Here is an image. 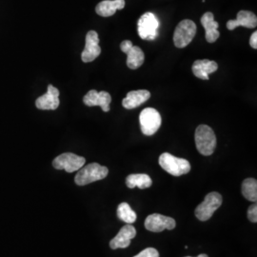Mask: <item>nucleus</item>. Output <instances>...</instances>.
<instances>
[{"label":"nucleus","mask_w":257,"mask_h":257,"mask_svg":"<svg viewBox=\"0 0 257 257\" xmlns=\"http://www.w3.org/2000/svg\"><path fill=\"white\" fill-rule=\"evenodd\" d=\"M201 24L206 31V40L209 43L215 42L219 37L220 33L218 32L219 24L214 20V16L212 13H205L201 18Z\"/></svg>","instance_id":"dca6fc26"},{"label":"nucleus","mask_w":257,"mask_h":257,"mask_svg":"<svg viewBox=\"0 0 257 257\" xmlns=\"http://www.w3.org/2000/svg\"><path fill=\"white\" fill-rule=\"evenodd\" d=\"M196 34V25L195 23L190 20L185 19L182 20L177 27L175 28L174 34V43L175 46L178 49H182L188 46L192 41Z\"/></svg>","instance_id":"423d86ee"},{"label":"nucleus","mask_w":257,"mask_h":257,"mask_svg":"<svg viewBox=\"0 0 257 257\" xmlns=\"http://www.w3.org/2000/svg\"><path fill=\"white\" fill-rule=\"evenodd\" d=\"M176 223L174 218L159 213L149 215L145 220L146 230L153 232H161L164 230H174Z\"/></svg>","instance_id":"9b49d317"},{"label":"nucleus","mask_w":257,"mask_h":257,"mask_svg":"<svg viewBox=\"0 0 257 257\" xmlns=\"http://www.w3.org/2000/svg\"><path fill=\"white\" fill-rule=\"evenodd\" d=\"M86 159L72 153H65L55 157L53 166L56 170H65L67 173H74L82 168Z\"/></svg>","instance_id":"6e6552de"},{"label":"nucleus","mask_w":257,"mask_h":257,"mask_svg":"<svg viewBox=\"0 0 257 257\" xmlns=\"http://www.w3.org/2000/svg\"><path fill=\"white\" fill-rule=\"evenodd\" d=\"M222 196L220 193L216 192L208 193L205 196V199L200 203L195 209V216L200 221H208L213 215L214 211H216L222 205Z\"/></svg>","instance_id":"39448f33"},{"label":"nucleus","mask_w":257,"mask_h":257,"mask_svg":"<svg viewBox=\"0 0 257 257\" xmlns=\"http://www.w3.org/2000/svg\"><path fill=\"white\" fill-rule=\"evenodd\" d=\"M159 165L168 174L174 176L187 175L191 171V164L188 160L164 153L159 156Z\"/></svg>","instance_id":"7ed1b4c3"},{"label":"nucleus","mask_w":257,"mask_h":257,"mask_svg":"<svg viewBox=\"0 0 257 257\" xmlns=\"http://www.w3.org/2000/svg\"><path fill=\"white\" fill-rule=\"evenodd\" d=\"M121 51L127 55V66L132 70H137L141 67L145 60L143 51L138 46H134L130 40H124L120 44Z\"/></svg>","instance_id":"1a4fd4ad"},{"label":"nucleus","mask_w":257,"mask_h":257,"mask_svg":"<svg viewBox=\"0 0 257 257\" xmlns=\"http://www.w3.org/2000/svg\"><path fill=\"white\" fill-rule=\"evenodd\" d=\"M153 184L152 178L145 174H137V175H130L126 178V185L130 189H134L138 187L139 189H147L150 188Z\"/></svg>","instance_id":"aec40b11"},{"label":"nucleus","mask_w":257,"mask_h":257,"mask_svg":"<svg viewBox=\"0 0 257 257\" xmlns=\"http://www.w3.org/2000/svg\"><path fill=\"white\" fill-rule=\"evenodd\" d=\"M59 91L53 85L48 86V91L45 94L38 97L36 106L39 110H56L59 107Z\"/></svg>","instance_id":"ddd939ff"},{"label":"nucleus","mask_w":257,"mask_h":257,"mask_svg":"<svg viewBox=\"0 0 257 257\" xmlns=\"http://www.w3.org/2000/svg\"><path fill=\"white\" fill-rule=\"evenodd\" d=\"M134 257H159V252L155 248H147Z\"/></svg>","instance_id":"5701e85b"},{"label":"nucleus","mask_w":257,"mask_h":257,"mask_svg":"<svg viewBox=\"0 0 257 257\" xmlns=\"http://www.w3.org/2000/svg\"><path fill=\"white\" fill-rule=\"evenodd\" d=\"M125 5V0H104L97 4L95 12L100 17L109 18L113 16L117 10L124 9Z\"/></svg>","instance_id":"6ab92c4d"},{"label":"nucleus","mask_w":257,"mask_h":257,"mask_svg":"<svg viewBox=\"0 0 257 257\" xmlns=\"http://www.w3.org/2000/svg\"><path fill=\"white\" fill-rule=\"evenodd\" d=\"M256 16L249 11H240L237 14L236 19L229 20L227 22V28L230 31H233L234 29L240 26L253 29V28H256Z\"/></svg>","instance_id":"2eb2a0df"},{"label":"nucleus","mask_w":257,"mask_h":257,"mask_svg":"<svg viewBox=\"0 0 257 257\" xmlns=\"http://www.w3.org/2000/svg\"><path fill=\"white\" fill-rule=\"evenodd\" d=\"M242 194L248 201L256 202L257 181L254 178H247L242 183Z\"/></svg>","instance_id":"412c9836"},{"label":"nucleus","mask_w":257,"mask_h":257,"mask_svg":"<svg viewBox=\"0 0 257 257\" xmlns=\"http://www.w3.org/2000/svg\"><path fill=\"white\" fill-rule=\"evenodd\" d=\"M86 44L81 54L83 62L89 63L95 60L101 54V48L99 46V37L95 31H90L86 36Z\"/></svg>","instance_id":"9d476101"},{"label":"nucleus","mask_w":257,"mask_h":257,"mask_svg":"<svg viewBox=\"0 0 257 257\" xmlns=\"http://www.w3.org/2000/svg\"><path fill=\"white\" fill-rule=\"evenodd\" d=\"M218 64L215 61H211L208 59L196 60L192 67L193 73L197 78L203 80H209V75L217 71Z\"/></svg>","instance_id":"f3484780"},{"label":"nucleus","mask_w":257,"mask_h":257,"mask_svg":"<svg viewBox=\"0 0 257 257\" xmlns=\"http://www.w3.org/2000/svg\"><path fill=\"white\" fill-rule=\"evenodd\" d=\"M109 174L107 167L98 163H91L89 165L83 166L74 177V182L78 186H85L88 184L104 179Z\"/></svg>","instance_id":"f03ea898"},{"label":"nucleus","mask_w":257,"mask_h":257,"mask_svg":"<svg viewBox=\"0 0 257 257\" xmlns=\"http://www.w3.org/2000/svg\"><path fill=\"white\" fill-rule=\"evenodd\" d=\"M249 44H250L251 48L257 49V32H254V33L251 35L250 39H249Z\"/></svg>","instance_id":"393cba45"},{"label":"nucleus","mask_w":257,"mask_h":257,"mask_svg":"<svg viewBox=\"0 0 257 257\" xmlns=\"http://www.w3.org/2000/svg\"><path fill=\"white\" fill-rule=\"evenodd\" d=\"M248 220L252 223L257 222V205L252 204L248 207Z\"/></svg>","instance_id":"b1692460"},{"label":"nucleus","mask_w":257,"mask_h":257,"mask_svg":"<svg viewBox=\"0 0 257 257\" xmlns=\"http://www.w3.org/2000/svg\"><path fill=\"white\" fill-rule=\"evenodd\" d=\"M186 257H192V256H186Z\"/></svg>","instance_id":"bb28decb"},{"label":"nucleus","mask_w":257,"mask_h":257,"mask_svg":"<svg viewBox=\"0 0 257 257\" xmlns=\"http://www.w3.org/2000/svg\"><path fill=\"white\" fill-rule=\"evenodd\" d=\"M116 214L120 220L127 224H133L137 220V213L132 210L128 203L123 202L119 204L116 210Z\"/></svg>","instance_id":"4be33fe9"},{"label":"nucleus","mask_w":257,"mask_h":257,"mask_svg":"<svg viewBox=\"0 0 257 257\" xmlns=\"http://www.w3.org/2000/svg\"><path fill=\"white\" fill-rule=\"evenodd\" d=\"M151 97V92L147 90H138L128 92L127 96L123 99L122 106L127 110H133L148 101Z\"/></svg>","instance_id":"a211bd4d"},{"label":"nucleus","mask_w":257,"mask_h":257,"mask_svg":"<svg viewBox=\"0 0 257 257\" xmlns=\"http://www.w3.org/2000/svg\"><path fill=\"white\" fill-rule=\"evenodd\" d=\"M139 123L142 134L151 137L154 136L160 128L162 118L158 110L154 108H146L140 112Z\"/></svg>","instance_id":"20e7f679"},{"label":"nucleus","mask_w":257,"mask_h":257,"mask_svg":"<svg viewBox=\"0 0 257 257\" xmlns=\"http://www.w3.org/2000/svg\"><path fill=\"white\" fill-rule=\"evenodd\" d=\"M83 102L86 106L94 107L99 106L105 112L110 110V103L111 102V96L110 93L107 92H97L95 90H91L87 92L83 98Z\"/></svg>","instance_id":"f8f14e48"},{"label":"nucleus","mask_w":257,"mask_h":257,"mask_svg":"<svg viewBox=\"0 0 257 257\" xmlns=\"http://www.w3.org/2000/svg\"><path fill=\"white\" fill-rule=\"evenodd\" d=\"M158 27L159 21L156 16L153 13H146L138 20V35L144 40H155Z\"/></svg>","instance_id":"0eeeda50"},{"label":"nucleus","mask_w":257,"mask_h":257,"mask_svg":"<svg viewBox=\"0 0 257 257\" xmlns=\"http://www.w3.org/2000/svg\"><path fill=\"white\" fill-rule=\"evenodd\" d=\"M197 257H209L207 254H205V253H203V254H199Z\"/></svg>","instance_id":"a878e982"},{"label":"nucleus","mask_w":257,"mask_h":257,"mask_svg":"<svg viewBox=\"0 0 257 257\" xmlns=\"http://www.w3.org/2000/svg\"><path fill=\"white\" fill-rule=\"evenodd\" d=\"M137 235V230L132 224H127L122 227L119 232L116 234L114 238L111 239L110 242V247L111 249L116 248H128L131 244V240L135 238Z\"/></svg>","instance_id":"4468645a"},{"label":"nucleus","mask_w":257,"mask_h":257,"mask_svg":"<svg viewBox=\"0 0 257 257\" xmlns=\"http://www.w3.org/2000/svg\"><path fill=\"white\" fill-rule=\"evenodd\" d=\"M195 145L202 156H211L216 148V137L213 130L208 125H200L195 131Z\"/></svg>","instance_id":"f257e3e1"}]
</instances>
